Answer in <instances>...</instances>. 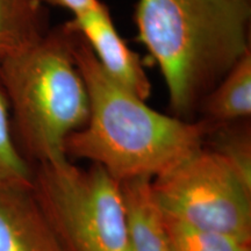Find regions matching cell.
<instances>
[{
  "instance_id": "6da1fadb",
  "label": "cell",
  "mask_w": 251,
  "mask_h": 251,
  "mask_svg": "<svg viewBox=\"0 0 251 251\" xmlns=\"http://www.w3.org/2000/svg\"><path fill=\"white\" fill-rule=\"evenodd\" d=\"M70 30L71 51L89 96V118L65 141L68 157L89 159L121 184L152 179L205 146L214 122H191L150 108L112 79L83 35Z\"/></svg>"
},
{
  "instance_id": "7a4b0ae2",
  "label": "cell",
  "mask_w": 251,
  "mask_h": 251,
  "mask_svg": "<svg viewBox=\"0 0 251 251\" xmlns=\"http://www.w3.org/2000/svg\"><path fill=\"white\" fill-rule=\"evenodd\" d=\"M251 0H139L137 40L161 69L171 109L186 118L250 45Z\"/></svg>"
},
{
  "instance_id": "3957f363",
  "label": "cell",
  "mask_w": 251,
  "mask_h": 251,
  "mask_svg": "<svg viewBox=\"0 0 251 251\" xmlns=\"http://www.w3.org/2000/svg\"><path fill=\"white\" fill-rule=\"evenodd\" d=\"M18 149L31 165L68 158L65 141L85 126L89 96L63 24L0 65Z\"/></svg>"
},
{
  "instance_id": "277c9868",
  "label": "cell",
  "mask_w": 251,
  "mask_h": 251,
  "mask_svg": "<svg viewBox=\"0 0 251 251\" xmlns=\"http://www.w3.org/2000/svg\"><path fill=\"white\" fill-rule=\"evenodd\" d=\"M30 192L65 251H128L121 184L100 165L40 163Z\"/></svg>"
},
{
  "instance_id": "5b68a950",
  "label": "cell",
  "mask_w": 251,
  "mask_h": 251,
  "mask_svg": "<svg viewBox=\"0 0 251 251\" xmlns=\"http://www.w3.org/2000/svg\"><path fill=\"white\" fill-rule=\"evenodd\" d=\"M164 218L251 242V186L220 153L206 148L151 179Z\"/></svg>"
},
{
  "instance_id": "8992f818",
  "label": "cell",
  "mask_w": 251,
  "mask_h": 251,
  "mask_svg": "<svg viewBox=\"0 0 251 251\" xmlns=\"http://www.w3.org/2000/svg\"><path fill=\"white\" fill-rule=\"evenodd\" d=\"M65 25L83 35L101 68L112 79L144 101L149 98L151 84L143 63L119 35L107 6L100 2L93 9L75 15Z\"/></svg>"
},
{
  "instance_id": "52a82bcc",
  "label": "cell",
  "mask_w": 251,
  "mask_h": 251,
  "mask_svg": "<svg viewBox=\"0 0 251 251\" xmlns=\"http://www.w3.org/2000/svg\"><path fill=\"white\" fill-rule=\"evenodd\" d=\"M0 251H65L30 191L0 190Z\"/></svg>"
},
{
  "instance_id": "ba28073f",
  "label": "cell",
  "mask_w": 251,
  "mask_h": 251,
  "mask_svg": "<svg viewBox=\"0 0 251 251\" xmlns=\"http://www.w3.org/2000/svg\"><path fill=\"white\" fill-rule=\"evenodd\" d=\"M128 218V251H170L164 219L156 205L150 178L121 183Z\"/></svg>"
},
{
  "instance_id": "9c48e42d",
  "label": "cell",
  "mask_w": 251,
  "mask_h": 251,
  "mask_svg": "<svg viewBox=\"0 0 251 251\" xmlns=\"http://www.w3.org/2000/svg\"><path fill=\"white\" fill-rule=\"evenodd\" d=\"M49 29L42 0H0V65L36 43Z\"/></svg>"
},
{
  "instance_id": "30bf717a",
  "label": "cell",
  "mask_w": 251,
  "mask_h": 251,
  "mask_svg": "<svg viewBox=\"0 0 251 251\" xmlns=\"http://www.w3.org/2000/svg\"><path fill=\"white\" fill-rule=\"evenodd\" d=\"M199 109L214 124L246 120L251 114V48L201 100Z\"/></svg>"
},
{
  "instance_id": "8fae6325",
  "label": "cell",
  "mask_w": 251,
  "mask_h": 251,
  "mask_svg": "<svg viewBox=\"0 0 251 251\" xmlns=\"http://www.w3.org/2000/svg\"><path fill=\"white\" fill-rule=\"evenodd\" d=\"M33 166L18 149L7 97L0 83V190L30 191Z\"/></svg>"
},
{
  "instance_id": "7c38bea8",
  "label": "cell",
  "mask_w": 251,
  "mask_h": 251,
  "mask_svg": "<svg viewBox=\"0 0 251 251\" xmlns=\"http://www.w3.org/2000/svg\"><path fill=\"white\" fill-rule=\"evenodd\" d=\"M246 120L215 124L206 142L211 141L209 149L227 159L240 177L251 186V136L250 126Z\"/></svg>"
},
{
  "instance_id": "4fadbf2b",
  "label": "cell",
  "mask_w": 251,
  "mask_h": 251,
  "mask_svg": "<svg viewBox=\"0 0 251 251\" xmlns=\"http://www.w3.org/2000/svg\"><path fill=\"white\" fill-rule=\"evenodd\" d=\"M170 251H251V242L184 226L163 216Z\"/></svg>"
},
{
  "instance_id": "5bb4252c",
  "label": "cell",
  "mask_w": 251,
  "mask_h": 251,
  "mask_svg": "<svg viewBox=\"0 0 251 251\" xmlns=\"http://www.w3.org/2000/svg\"><path fill=\"white\" fill-rule=\"evenodd\" d=\"M42 1L45 4L68 9L74 14V17L93 9L101 2L100 0H42Z\"/></svg>"
}]
</instances>
